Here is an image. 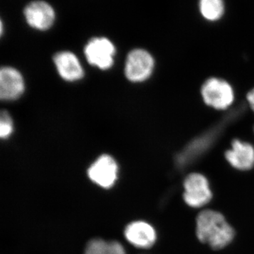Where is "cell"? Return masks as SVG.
<instances>
[{"mask_svg": "<svg viewBox=\"0 0 254 254\" xmlns=\"http://www.w3.org/2000/svg\"><path fill=\"white\" fill-rule=\"evenodd\" d=\"M154 68V60L144 50L136 49L130 52L125 64V75L130 81H144L151 76Z\"/></svg>", "mask_w": 254, "mask_h": 254, "instance_id": "obj_4", "label": "cell"}, {"mask_svg": "<svg viewBox=\"0 0 254 254\" xmlns=\"http://www.w3.org/2000/svg\"><path fill=\"white\" fill-rule=\"evenodd\" d=\"M24 14L31 27L41 31L51 27L55 21L54 10L46 1H36L30 3L25 8Z\"/></svg>", "mask_w": 254, "mask_h": 254, "instance_id": "obj_8", "label": "cell"}, {"mask_svg": "<svg viewBox=\"0 0 254 254\" xmlns=\"http://www.w3.org/2000/svg\"><path fill=\"white\" fill-rule=\"evenodd\" d=\"M118 165L113 157L103 155L92 164L88 176L92 182L105 189L113 187L118 180Z\"/></svg>", "mask_w": 254, "mask_h": 254, "instance_id": "obj_6", "label": "cell"}, {"mask_svg": "<svg viewBox=\"0 0 254 254\" xmlns=\"http://www.w3.org/2000/svg\"><path fill=\"white\" fill-rule=\"evenodd\" d=\"M183 198L189 206L193 208H201L208 204L213 194L206 177L201 174L189 175L184 182Z\"/></svg>", "mask_w": 254, "mask_h": 254, "instance_id": "obj_2", "label": "cell"}, {"mask_svg": "<svg viewBox=\"0 0 254 254\" xmlns=\"http://www.w3.org/2000/svg\"><path fill=\"white\" fill-rule=\"evenodd\" d=\"M85 254H126V252L120 242L94 239L88 242Z\"/></svg>", "mask_w": 254, "mask_h": 254, "instance_id": "obj_12", "label": "cell"}, {"mask_svg": "<svg viewBox=\"0 0 254 254\" xmlns=\"http://www.w3.org/2000/svg\"><path fill=\"white\" fill-rule=\"evenodd\" d=\"M232 149L225 153L227 162L233 168L240 170H249L254 166V148L253 145L240 140H234Z\"/></svg>", "mask_w": 254, "mask_h": 254, "instance_id": "obj_10", "label": "cell"}, {"mask_svg": "<svg viewBox=\"0 0 254 254\" xmlns=\"http://www.w3.org/2000/svg\"><path fill=\"white\" fill-rule=\"evenodd\" d=\"M199 9L205 19L217 21L222 17L225 11L223 0H200Z\"/></svg>", "mask_w": 254, "mask_h": 254, "instance_id": "obj_13", "label": "cell"}, {"mask_svg": "<svg viewBox=\"0 0 254 254\" xmlns=\"http://www.w3.org/2000/svg\"><path fill=\"white\" fill-rule=\"evenodd\" d=\"M25 90L24 80L16 68L5 66L0 71V98L5 101L19 98Z\"/></svg>", "mask_w": 254, "mask_h": 254, "instance_id": "obj_7", "label": "cell"}, {"mask_svg": "<svg viewBox=\"0 0 254 254\" xmlns=\"http://www.w3.org/2000/svg\"><path fill=\"white\" fill-rule=\"evenodd\" d=\"M13 127L12 119L9 114L6 111H2L0 116V137L2 139H6L12 133Z\"/></svg>", "mask_w": 254, "mask_h": 254, "instance_id": "obj_14", "label": "cell"}, {"mask_svg": "<svg viewBox=\"0 0 254 254\" xmlns=\"http://www.w3.org/2000/svg\"><path fill=\"white\" fill-rule=\"evenodd\" d=\"M115 46L105 38H95L88 42L85 48V55L88 63L100 69H108L113 66Z\"/></svg>", "mask_w": 254, "mask_h": 254, "instance_id": "obj_5", "label": "cell"}, {"mask_svg": "<svg viewBox=\"0 0 254 254\" xmlns=\"http://www.w3.org/2000/svg\"><path fill=\"white\" fill-rule=\"evenodd\" d=\"M247 100H248L249 103H250L251 108H252L254 112V89L248 93V95H247Z\"/></svg>", "mask_w": 254, "mask_h": 254, "instance_id": "obj_15", "label": "cell"}, {"mask_svg": "<svg viewBox=\"0 0 254 254\" xmlns=\"http://www.w3.org/2000/svg\"><path fill=\"white\" fill-rule=\"evenodd\" d=\"M196 235L202 243L207 244L213 250H221L231 243L235 230L221 213L205 210L197 217Z\"/></svg>", "mask_w": 254, "mask_h": 254, "instance_id": "obj_1", "label": "cell"}, {"mask_svg": "<svg viewBox=\"0 0 254 254\" xmlns=\"http://www.w3.org/2000/svg\"><path fill=\"white\" fill-rule=\"evenodd\" d=\"M203 100L207 105L218 110H225L232 105L234 92L227 82L219 78L207 80L201 88Z\"/></svg>", "mask_w": 254, "mask_h": 254, "instance_id": "obj_3", "label": "cell"}, {"mask_svg": "<svg viewBox=\"0 0 254 254\" xmlns=\"http://www.w3.org/2000/svg\"><path fill=\"white\" fill-rule=\"evenodd\" d=\"M54 63L58 73L63 79L75 81L84 76L83 67L77 57L71 52H60L55 55Z\"/></svg>", "mask_w": 254, "mask_h": 254, "instance_id": "obj_11", "label": "cell"}, {"mask_svg": "<svg viewBox=\"0 0 254 254\" xmlns=\"http://www.w3.org/2000/svg\"><path fill=\"white\" fill-rule=\"evenodd\" d=\"M125 235L129 243L140 249L150 248L157 239L155 229L143 221H135L127 225Z\"/></svg>", "mask_w": 254, "mask_h": 254, "instance_id": "obj_9", "label": "cell"}]
</instances>
